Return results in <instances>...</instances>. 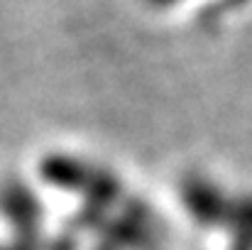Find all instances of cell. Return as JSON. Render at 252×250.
<instances>
[{
  "label": "cell",
  "instance_id": "cell-4",
  "mask_svg": "<svg viewBox=\"0 0 252 250\" xmlns=\"http://www.w3.org/2000/svg\"><path fill=\"white\" fill-rule=\"evenodd\" d=\"M225 223L235 236V250H252V194L230 199Z\"/></svg>",
  "mask_w": 252,
  "mask_h": 250
},
{
  "label": "cell",
  "instance_id": "cell-3",
  "mask_svg": "<svg viewBox=\"0 0 252 250\" xmlns=\"http://www.w3.org/2000/svg\"><path fill=\"white\" fill-rule=\"evenodd\" d=\"M98 165H88L86 160H79L74 155H47L39 165V174L47 184L64 189V191H76L86 196L91 184H93V174Z\"/></svg>",
  "mask_w": 252,
  "mask_h": 250
},
{
  "label": "cell",
  "instance_id": "cell-2",
  "mask_svg": "<svg viewBox=\"0 0 252 250\" xmlns=\"http://www.w3.org/2000/svg\"><path fill=\"white\" fill-rule=\"evenodd\" d=\"M0 214L20 231L22 238H32L42 218V204L25 181L10 179L0 186Z\"/></svg>",
  "mask_w": 252,
  "mask_h": 250
},
{
  "label": "cell",
  "instance_id": "cell-5",
  "mask_svg": "<svg viewBox=\"0 0 252 250\" xmlns=\"http://www.w3.org/2000/svg\"><path fill=\"white\" fill-rule=\"evenodd\" d=\"M245 2H250V0H216L211 7H206V10L201 12V22L208 27V25L218 22L220 17H225L230 10H238V7H243Z\"/></svg>",
  "mask_w": 252,
  "mask_h": 250
},
{
  "label": "cell",
  "instance_id": "cell-6",
  "mask_svg": "<svg viewBox=\"0 0 252 250\" xmlns=\"http://www.w3.org/2000/svg\"><path fill=\"white\" fill-rule=\"evenodd\" d=\"M147 5H152V7H169V5H174V2H179V0H145Z\"/></svg>",
  "mask_w": 252,
  "mask_h": 250
},
{
  "label": "cell",
  "instance_id": "cell-1",
  "mask_svg": "<svg viewBox=\"0 0 252 250\" xmlns=\"http://www.w3.org/2000/svg\"><path fill=\"white\" fill-rule=\"evenodd\" d=\"M181 201L184 209L201 223V226H218L225 223L230 199L225 191L203 174H191L181 184Z\"/></svg>",
  "mask_w": 252,
  "mask_h": 250
}]
</instances>
